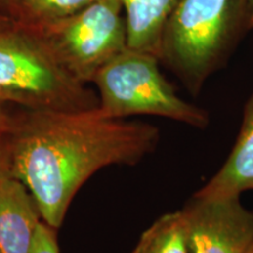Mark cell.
Here are the masks:
<instances>
[{"mask_svg":"<svg viewBox=\"0 0 253 253\" xmlns=\"http://www.w3.org/2000/svg\"><path fill=\"white\" fill-rule=\"evenodd\" d=\"M40 218L26 186L12 175L5 177L0 182L1 253H31Z\"/></svg>","mask_w":253,"mask_h":253,"instance_id":"52a82bcc","label":"cell"},{"mask_svg":"<svg viewBox=\"0 0 253 253\" xmlns=\"http://www.w3.org/2000/svg\"><path fill=\"white\" fill-rule=\"evenodd\" d=\"M132 253H189L182 211L157 218L142 233Z\"/></svg>","mask_w":253,"mask_h":253,"instance_id":"30bf717a","label":"cell"},{"mask_svg":"<svg viewBox=\"0 0 253 253\" xmlns=\"http://www.w3.org/2000/svg\"><path fill=\"white\" fill-rule=\"evenodd\" d=\"M91 1L94 0H17L15 11L19 23L39 27L68 17Z\"/></svg>","mask_w":253,"mask_h":253,"instance_id":"8fae6325","label":"cell"},{"mask_svg":"<svg viewBox=\"0 0 253 253\" xmlns=\"http://www.w3.org/2000/svg\"><path fill=\"white\" fill-rule=\"evenodd\" d=\"M0 103L30 110H86L96 108L99 99L17 20L0 32Z\"/></svg>","mask_w":253,"mask_h":253,"instance_id":"3957f363","label":"cell"},{"mask_svg":"<svg viewBox=\"0 0 253 253\" xmlns=\"http://www.w3.org/2000/svg\"><path fill=\"white\" fill-rule=\"evenodd\" d=\"M15 5H17V0H0V6H4V7L15 8Z\"/></svg>","mask_w":253,"mask_h":253,"instance_id":"e0dca14e","label":"cell"},{"mask_svg":"<svg viewBox=\"0 0 253 253\" xmlns=\"http://www.w3.org/2000/svg\"><path fill=\"white\" fill-rule=\"evenodd\" d=\"M244 27L246 0H178L163 27L158 59L196 94Z\"/></svg>","mask_w":253,"mask_h":253,"instance_id":"7a4b0ae2","label":"cell"},{"mask_svg":"<svg viewBox=\"0 0 253 253\" xmlns=\"http://www.w3.org/2000/svg\"><path fill=\"white\" fill-rule=\"evenodd\" d=\"M15 119L5 108L4 103H0V136L8 135L13 129Z\"/></svg>","mask_w":253,"mask_h":253,"instance_id":"5bb4252c","label":"cell"},{"mask_svg":"<svg viewBox=\"0 0 253 253\" xmlns=\"http://www.w3.org/2000/svg\"><path fill=\"white\" fill-rule=\"evenodd\" d=\"M239 198L189 199L181 209L189 253H245L253 240V210Z\"/></svg>","mask_w":253,"mask_h":253,"instance_id":"8992f818","label":"cell"},{"mask_svg":"<svg viewBox=\"0 0 253 253\" xmlns=\"http://www.w3.org/2000/svg\"><path fill=\"white\" fill-rule=\"evenodd\" d=\"M248 8V28L253 30V0H246Z\"/></svg>","mask_w":253,"mask_h":253,"instance_id":"2e32d148","label":"cell"},{"mask_svg":"<svg viewBox=\"0 0 253 253\" xmlns=\"http://www.w3.org/2000/svg\"><path fill=\"white\" fill-rule=\"evenodd\" d=\"M245 253H253V240H252V243H251V244L249 245V248L246 249Z\"/></svg>","mask_w":253,"mask_h":253,"instance_id":"ac0fdd59","label":"cell"},{"mask_svg":"<svg viewBox=\"0 0 253 253\" xmlns=\"http://www.w3.org/2000/svg\"><path fill=\"white\" fill-rule=\"evenodd\" d=\"M8 135L0 136V182H1L5 177L11 175V158H9Z\"/></svg>","mask_w":253,"mask_h":253,"instance_id":"4fadbf2b","label":"cell"},{"mask_svg":"<svg viewBox=\"0 0 253 253\" xmlns=\"http://www.w3.org/2000/svg\"><path fill=\"white\" fill-rule=\"evenodd\" d=\"M0 253H1V251H0Z\"/></svg>","mask_w":253,"mask_h":253,"instance_id":"d6986e66","label":"cell"},{"mask_svg":"<svg viewBox=\"0 0 253 253\" xmlns=\"http://www.w3.org/2000/svg\"><path fill=\"white\" fill-rule=\"evenodd\" d=\"M31 253H59L54 229L47 225L43 220L38 224Z\"/></svg>","mask_w":253,"mask_h":253,"instance_id":"7c38bea8","label":"cell"},{"mask_svg":"<svg viewBox=\"0 0 253 253\" xmlns=\"http://www.w3.org/2000/svg\"><path fill=\"white\" fill-rule=\"evenodd\" d=\"M178 0H122L128 30V48L160 55L166 21Z\"/></svg>","mask_w":253,"mask_h":253,"instance_id":"9c48e42d","label":"cell"},{"mask_svg":"<svg viewBox=\"0 0 253 253\" xmlns=\"http://www.w3.org/2000/svg\"><path fill=\"white\" fill-rule=\"evenodd\" d=\"M97 107L30 110L15 119L8 135L11 175L26 186L41 219L54 230L91 175L140 162L160 140L155 126L104 118Z\"/></svg>","mask_w":253,"mask_h":253,"instance_id":"6da1fadb","label":"cell"},{"mask_svg":"<svg viewBox=\"0 0 253 253\" xmlns=\"http://www.w3.org/2000/svg\"><path fill=\"white\" fill-rule=\"evenodd\" d=\"M253 191V93L246 101L233 149L210 181L196 192L205 198L240 197Z\"/></svg>","mask_w":253,"mask_h":253,"instance_id":"ba28073f","label":"cell"},{"mask_svg":"<svg viewBox=\"0 0 253 253\" xmlns=\"http://www.w3.org/2000/svg\"><path fill=\"white\" fill-rule=\"evenodd\" d=\"M158 61L150 53L126 48L103 66L91 81L99 90V112L108 119L154 115L207 128L208 113L176 94Z\"/></svg>","mask_w":253,"mask_h":253,"instance_id":"277c9868","label":"cell"},{"mask_svg":"<svg viewBox=\"0 0 253 253\" xmlns=\"http://www.w3.org/2000/svg\"><path fill=\"white\" fill-rule=\"evenodd\" d=\"M28 28L56 61L82 84L93 81L103 66L128 48L122 0H94L54 23Z\"/></svg>","mask_w":253,"mask_h":253,"instance_id":"5b68a950","label":"cell"},{"mask_svg":"<svg viewBox=\"0 0 253 253\" xmlns=\"http://www.w3.org/2000/svg\"><path fill=\"white\" fill-rule=\"evenodd\" d=\"M15 23H17V20L7 17V15L0 13V32H2V31L7 30V28H9V27H12Z\"/></svg>","mask_w":253,"mask_h":253,"instance_id":"9a60e30c","label":"cell"}]
</instances>
